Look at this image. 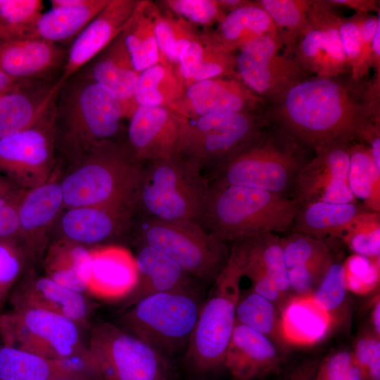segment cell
I'll list each match as a JSON object with an SVG mask.
<instances>
[{
  "instance_id": "23",
  "label": "cell",
  "mask_w": 380,
  "mask_h": 380,
  "mask_svg": "<svg viewBox=\"0 0 380 380\" xmlns=\"http://www.w3.org/2000/svg\"><path fill=\"white\" fill-rule=\"evenodd\" d=\"M63 208L60 179L54 173L44 184L24 192L18 203L20 230L16 239L28 258L44 251L50 230Z\"/></svg>"
},
{
  "instance_id": "41",
  "label": "cell",
  "mask_w": 380,
  "mask_h": 380,
  "mask_svg": "<svg viewBox=\"0 0 380 380\" xmlns=\"http://www.w3.org/2000/svg\"><path fill=\"white\" fill-rule=\"evenodd\" d=\"M184 90L173 68L169 64L158 63L139 73L134 101L137 107L167 108L182 96Z\"/></svg>"
},
{
  "instance_id": "62",
  "label": "cell",
  "mask_w": 380,
  "mask_h": 380,
  "mask_svg": "<svg viewBox=\"0 0 380 380\" xmlns=\"http://www.w3.org/2000/svg\"><path fill=\"white\" fill-rule=\"evenodd\" d=\"M20 198L21 196L16 198V197H9V196H0V208L4 206L5 205H6L7 203L13 201L18 200Z\"/></svg>"
},
{
  "instance_id": "60",
  "label": "cell",
  "mask_w": 380,
  "mask_h": 380,
  "mask_svg": "<svg viewBox=\"0 0 380 380\" xmlns=\"http://www.w3.org/2000/svg\"><path fill=\"white\" fill-rule=\"evenodd\" d=\"M220 8L228 13L239 8L251 4L253 1L249 0H217Z\"/></svg>"
},
{
  "instance_id": "5",
  "label": "cell",
  "mask_w": 380,
  "mask_h": 380,
  "mask_svg": "<svg viewBox=\"0 0 380 380\" xmlns=\"http://www.w3.org/2000/svg\"><path fill=\"white\" fill-rule=\"evenodd\" d=\"M142 166L124 142L99 144L70 161L60 179L64 208L126 207L135 211Z\"/></svg>"
},
{
  "instance_id": "50",
  "label": "cell",
  "mask_w": 380,
  "mask_h": 380,
  "mask_svg": "<svg viewBox=\"0 0 380 380\" xmlns=\"http://www.w3.org/2000/svg\"><path fill=\"white\" fill-rule=\"evenodd\" d=\"M315 380H367L352 350L334 352L321 360Z\"/></svg>"
},
{
  "instance_id": "27",
  "label": "cell",
  "mask_w": 380,
  "mask_h": 380,
  "mask_svg": "<svg viewBox=\"0 0 380 380\" xmlns=\"http://www.w3.org/2000/svg\"><path fill=\"white\" fill-rule=\"evenodd\" d=\"M66 56L58 44L41 39L0 41V70L15 81L51 77Z\"/></svg>"
},
{
  "instance_id": "7",
  "label": "cell",
  "mask_w": 380,
  "mask_h": 380,
  "mask_svg": "<svg viewBox=\"0 0 380 380\" xmlns=\"http://www.w3.org/2000/svg\"><path fill=\"white\" fill-rule=\"evenodd\" d=\"M132 230L136 242L161 251L201 282L213 284L229 257L230 244L196 221L134 216Z\"/></svg>"
},
{
  "instance_id": "34",
  "label": "cell",
  "mask_w": 380,
  "mask_h": 380,
  "mask_svg": "<svg viewBox=\"0 0 380 380\" xmlns=\"http://www.w3.org/2000/svg\"><path fill=\"white\" fill-rule=\"evenodd\" d=\"M369 210L359 202H310L299 205L289 232L318 239L337 240L360 214Z\"/></svg>"
},
{
  "instance_id": "29",
  "label": "cell",
  "mask_w": 380,
  "mask_h": 380,
  "mask_svg": "<svg viewBox=\"0 0 380 380\" xmlns=\"http://www.w3.org/2000/svg\"><path fill=\"white\" fill-rule=\"evenodd\" d=\"M13 308L44 310L65 317L79 327L89 319L91 306L83 293L59 284L46 276L30 277L13 292Z\"/></svg>"
},
{
  "instance_id": "42",
  "label": "cell",
  "mask_w": 380,
  "mask_h": 380,
  "mask_svg": "<svg viewBox=\"0 0 380 380\" xmlns=\"http://www.w3.org/2000/svg\"><path fill=\"white\" fill-rule=\"evenodd\" d=\"M271 18L284 53L293 57L296 43L305 27L311 0H258Z\"/></svg>"
},
{
  "instance_id": "18",
  "label": "cell",
  "mask_w": 380,
  "mask_h": 380,
  "mask_svg": "<svg viewBox=\"0 0 380 380\" xmlns=\"http://www.w3.org/2000/svg\"><path fill=\"white\" fill-rule=\"evenodd\" d=\"M268 103L236 77H217L194 83L167 107L179 116L191 120L222 113H259Z\"/></svg>"
},
{
  "instance_id": "37",
  "label": "cell",
  "mask_w": 380,
  "mask_h": 380,
  "mask_svg": "<svg viewBox=\"0 0 380 380\" xmlns=\"http://www.w3.org/2000/svg\"><path fill=\"white\" fill-rule=\"evenodd\" d=\"M89 260V248L61 238L47 248L43 265L45 276L84 294Z\"/></svg>"
},
{
  "instance_id": "36",
  "label": "cell",
  "mask_w": 380,
  "mask_h": 380,
  "mask_svg": "<svg viewBox=\"0 0 380 380\" xmlns=\"http://www.w3.org/2000/svg\"><path fill=\"white\" fill-rule=\"evenodd\" d=\"M160 8L148 0H139L122 32L133 65L138 72L162 63L156 35Z\"/></svg>"
},
{
  "instance_id": "61",
  "label": "cell",
  "mask_w": 380,
  "mask_h": 380,
  "mask_svg": "<svg viewBox=\"0 0 380 380\" xmlns=\"http://www.w3.org/2000/svg\"><path fill=\"white\" fill-rule=\"evenodd\" d=\"M16 81L0 70V94L10 88Z\"/></svg>"
},
{
  "instance_id": "46",
  "label": "cell",
  "mask_w": 380,
  "mask_h": 380,
  "mask_svg": "<svg viewBox=\"0 0 380 380\" xmlns=\"http://www.w3.org/2000/svg\"><path fill=\"white\" fill-rule=\"evenodd\" d=\"M42 6L40 0H0V41L23 38Z\"/></svg>"
},
{
  "instance_id": "63",
  "label": "cell",
  "mask_w": 380,
  "mask_h": 380,
  "mask_svg": "<svg viewBox=\"0 0 380 380\" xmlns=\"http://www.w3.org/2000/svg\"><path fill=\"white\" fill-rule=\"evenodd\" d=\"M63 380H82V379H63Z\"/></svg>"
},
{
  "instance_id": "40",
  "label": "cell",
  "mask_w": 380,
  "mask_h": 380,
  "mask_svg": "<svg viewBox=\"0 0 380 380\" xmlns=\"http://www.w3.org/2000/svg\"><path fill=\"white\" fill-rule=\"evenodd\" d=\"M348 184L357 201L370 211L380 213V168L364 142L350 146Z\"/></svg>"
},
{
  "instance_id": "51",
  "label": "cell",
  "mask_w": 380,
  "mask_h": 380,
  "mask_svg": "<svg viewBox=\"0 0 380 380\" xmlns=\"http://www.w3.org/2000/svg\"><path fill=\"white\" fill-rule=\"evenodd\" d=\"M352 351L367 380H380V336L371 327L359 333Z\"/></svg>"
},
{
  "instance_id": "4",
  "label": "cell",
  "mask_w": 380,
  "mask_h": 380,
  "mask_svg": "<svg viewBox=\"0 0 380 380\" xmlns=\"http://www.w3.org/2000/svg\"><path fill=\"white\" fill-rule=\"evenodd\" d=\"M299 204L292 197L258 189L208 183L198 222L232 243L255 236L289 232Z\"/></svg>"
},
{
  "instance_id": "38",
  "label": "cell",
  "mask_w": 380,
  "mask_h": 380,
  "mask_svg": "<svg viewBox=\"0 0 380 380\" xmlns=\"http://www.w3.org/2000/svg\"><path fill=\"white\" fill-rule=\"evenodd\" d=\"M281 314L283 333L289 344L314 343L332 328L329 317L310 296L291 298Z\"/></svg>"
},
{
  "instance_id": "45",
  "label": "cell",
  "mask_w": 380,
  "mask_h": 380,
  "mask_svg": "<svg viewBox=\"0 0 380 380\" xmlns=\"http://www.w3.org/2000/svg\"><path fill=\"white\" fill-rule=\"evenodd\" d=\"M353 254L379 260L380 256V213L367 210L358 215L339 239Z\"/></svg>"
},
{
  "instance_id": "21",
  "label": "cell",
  "mask_w": 380,
  "mask_h": 380,
  "mask_svg": "<svg viewBox=\"0 0 380 380\" xmlns=\"http://www.w3.org/2000/svg\"><path fill=\"white\" fill-rule=\"evenodd\" d=\"M64 82L61 76L20 80L0 94V139L42 120L54 106Z\"/></svg>"
},
{
  "instance_id": "28",
  "label": "cell",
  "mask_w": 380,
  "mask_h": 380,
  "mask_svg": "<svg viewBox=\"0 0 380 380\" xmlns=\"http://www.w3.org/2000/svg\"><path fill=\"white\" fill-rule=\"evenodd\" d=\"M77 72L112 91L125 118L137 108L134 91L139 72L133 65L122 33Z\"/></svg>"
},
{
  "instance_id": "54",
  "label": "cell",
  "mask_w": 380,
  "mask_h": 380,
  "mask_svg": "<svg viewBox=\"0 0 380 380\" xmlns=\"http://www.w3.org/2000/svg\"><path fill=\"white\" fill-rule=\"evenodd\" d=\"M20 199L11 201L0 208V239L17 238L20 230Z\"/></svg>"
},
{
  "instance_id": "25",
  "label": "cell",
  "mask_w": 380,
  "mask_h": 380,
  "mask_svg": "<svg viewBox=\"0 0 380 380\" xmlns=\"http://www.w3.org/2000/svg\"><path fill=\"white\" fill-rule=\"evenodd\" d=\"M134 209L126 207L87 206L68 208L62 215V239L87 246H102L132 230Z\"/></svg>"
},
{
  "instance_id": "26",
  "label": "cell",
  "mask_w": 380,
  "mask_h": 380,
  "mask_svg": "<svg viewBox=\"0 0 380 380\" xmlns=\"http://www.w3.org/2000/svg\"><path fill=\"white\" fill-rule=\"evenodd\" d=\"M282 352L267 336L236 322L225 359L226 367L235 379L255 380L279 374Z\"/></svg>"
},
{
  "instance_id": "22",
  "label": "cell",
  "mask_w": 380,
  "mask_h": 380,
  "mask_svg": "<svg viewBox=\"0 0 380 380\" xmlns=\"http://www.w3.org/2000/svg\"><path fill=\"white\" fill-rule=\"evenodd\" d=\"M139 0H110L73 39L61 80L65 82L108 46L124 30Z\"/></svg>"
},
{
  "instance_id": "53",
  "label": "cell",
  "mask_w": 380,
  "mask_h": 380,
  "mask_svg": "<svg viewBox=\"0 0 380 380\" xmlns=\"http://www.w3.org/2000/svg\"><path fill=\"white\" fill-rule=\"evenodd\" d=\"M339 33L350 73L357 65L360 51V30L354 15L341 18Z\"/></svg>"
},
{
  "instance_id": "2",
  "label": "cell",
  "mask_w": 380,
  "mask_h": 380,
  "mask_svg": "<svg viewBox=\"0 0 380 380\" xmlns=\"http://www.w3.org/2000/svg\"><path fill=\"white\" fill-rule=\"evenodd\" d=\"M313 153L282 129L268 124L205 178L208 183L248 186L292 197L296 179Z\"/></svg>"
},
{
  "instance_id": "19",
  "label": "cell",
  "mask_w": 380,
  "mask_h": 380,
  "mask_svg": "<svg viewBox=\"0 0 380 380\" xmlns=\"http://www.w3.org/2000/svg\"><path fill=\"white\" fill-rule=\"evenodd\" d=\"M182 118L167 108L138 106L129 118L124 143L140 163L177 155Z\"/></svg>"
},
{
  "instance_id": "33",
  "label": "cell",
  "mask_w": 380,
  "mask_h": 380,
  "mask_svg": "<svg viewBox=\"0 0 380 380\" xmlns=\"http://www.w3.org/2000/svg\"><path fill=\"white\" fill-rule=\"evenodd\" d=\"M82 358L56 360L13 347L0 348V380H84Z\"/></svg>"
},
{
  "instance_id": "6",
  "label": "cell",
  "mask_w": 380,
  "mask_h": 380,
  "mask_svg": "<svg viewBox=\"0 0 380 380\" xmlns=\"http://www.w3.org/2000/svg\"><path fill=\"white\" fill-rule=\"evenodd\" d=\"M208 190L203 175L177 156L144 163L135 216L198 222Z\"/></svg>"
},
{
  "instance_id": "24",
  "label": "cell",
  "mask_w": 380,
  "mask_h": 380,
  "mask_svg": "<svg viewBox=\"0 0 380 380\" xmlns=\"http://www.w3.org/2000/svg\"><path fill=\"white\" fill-rule=\"evenodd\" d=\"M138 279L135 256L126 248L107 244L89 248L87 293L99 299H125Z\"/></svg>"
},
{
  "instance_id": "20",
  "label": "cell",
  "mask_w": 380,
  "mask_h": 380,
  "mask_svg": "<svg viewBox=\"0 0 380 380\" xmlns=\"http://www.w3.org/2000/svg\"><path fill=\"white\" fill-rule=\"evenodd\" d=\"M284 259L293 298L310 296L329 267L340 260L337 240L288 232L281 236Z\"/></svg>"
},
{
  "instance_id": "48",
  "label": "cell",
  "mask_w": 380,
  "mask_h": 380,
  "mask_svg": "<svg viewBox=\"0 0 380 380\" xmlns=\"http://www.w3.org/2000/svg\"><path fill=\"white\" fill-rule=\"evenodd\" d=\"M27 258L16 238L0 239V306L19 277Z\"/></svg>"
},
{
  "instance_id": "39",
  "label": "cell",
  "mask_w": 380,
  "mask_h": 380,
  "mask_svg": "<svg viewBox=\"0 0 380 380\" xmlns=\"http://www.w3.org/2000/svg\"><path fill=\"white\" fill-rule=\"evenodd\" d=\"M249 291L243 296L240 294L236 307V322L267 336L283 353L289 343L283 333L281 311L269 299Z\"/></svg>"
},
{
  "instance_id": "12",
  "label": "cell",
  "mask_w": 380,
  "mask_h": 380,
  "mask_svg": "<svg viewBox=\"0 0 380 380\" xmlns=\"http://www.w3.org/2000/svg\"><path fill=\"white\" fill-rule=\"evenodd\" d=\"M0 335L4 346L51 359L83 358L86 352L79 326L44 310L13 308L0 316Z\"/></svg>"
},
{
  "instance_id": "8",
  "label": "cell",
  "mask_w": 380,
  "mask_h": 380,
  "mask_svg": "<svg viewBox=\"0 0 380 380\" xmlns=\"http://www.w3.org/2000/svg\"><path fill=\"white\" fill-rule=\"evenodd\" d=\"M196 288L148 296L122 315V329L170 358L186 350L202 303Z\"/></svg>"
},
{
  "instance_id": "43",
  "label": "cell",
  "mask_w": 380,
  "mask_h": 380,
  "mask_svg": "<svg viewBox=\"0 0 380 380\" xmlns=\"http://www.w3.org/2000/svg\"><path fill=\"white\" fill-rule=\"evenodd\" d=\"M344 262H334L310 297L315 305L329 318L331 326H337L348 312V293Z\"/></svg>"
},
{
  "instance_id": "10",
  "label": "cell",
  "mask_w": 380,
  "mask_h": 380,
  "mask_svg": "<svg viewBox=\"0 0 380 380\" xmlns=\"http://www.w3.org/2000/svg\"><path fill=\"white\" fill-rule=\"evenodd\" d=\"M241 274L229 258L201 305L185 350L184 362L194 372L208 373L224 367V359L236 323Z\"/></svg>"
},
{
  "instance_id": "16",
  "label": "cell",
  "mask_w": 380,
  "mask_h": 380,
  "mask_svg": "<svg viewBox=\"0 0 380 380\" xmlns=\"http://www.w3.org/2000/svg\"><path fill=\"white\" fill-rule=\"evenodd\" d=\"M341 20L327 0H311L308 23L293 53L308 75L329 77L349 72L339 33Z\"/></svg>"
},
{
  "instance_id": "56",
  "label": "cell",
  "mask_w": 380,
  "mask_h": 380,
  "mask_svg": "<svg viewBox=\"0 0 380 380\" xmlns=\"http://www.w3.org/2000/svg\"><path fill=\"white\" fill-rule=\"evenodd\" d=\"M327 2L333 8L346 6L356 11L357 13H380L379 1L377 0H327Z\"/></svg>"
},
{
  "instance_id": "47",
  "label": "cell",
  "mask_w": 380,
  "mask_h": 380,
  "mask_svg": "<svg viewBox=\"0 0 380 380\" xmlns=\"http://www.w3.org/2000/svg\"><path fill=\"white\" fill-rule=\"evenodd\" d=\"M172 15L193 27L205 28L219 23L226 15L217 0H165L158 1Z\"/></svg>"
},
{
  "instance_id": "59",
  "label": "cell",
  "mask_w": 380,
  "mask_h": 380,
  "mask_svg": "<svg viewBox=\"0 0 380 380\" xmlns=\"http://www.w3.org/2000/svg\"><path fill=\"white\" fill-rule=\"evenodd\" d=\"M371 328L380 336V298L379 293L373 301L370 313Z\"/></svg>"
},
{
  "instance_id": "32",
  "label": "cell",
  "mask_w": 380,
  "mask_h": 380,
  "mask_svg": "<svg viewBox=\"0 0 380 380\" xmlns=\"http://www.w3.org/2000/svg\"><path fill=\"white\" fill-rule=\"evenodd\" d=\"M173 70L185 88L208 79H239L236 55L223 49L204 32L198 33L188 44Z\"/></svg>"
},
{
  "instance_id": "31",
  "label": "cell",
  "mask_w": 380,
  "mask_h": 380,
  "mask_svg": "<svg viewBox=\"0 0 380 380\" xmlns=\"http://www.w3.org/2000/svg\"><path fill=\"white\" fill-rule=\"evenodd\" d=\"M110 0H51V8L30 23L23 38L58 44L75 39Z\"/></svg>"
},
{
  "instance_id": "15",
  "label": "cell",
  "mask_w": 380,
  "mask_h": 380,
  "mask_svg": "<svg viewBox=\"0 0 380 380\" xmlns=\"http://www.w3.org/2000/svg\"><path fill=\"white\" fill-rule=\"evenodd\" d=\"M229 258L251 290L273 302L281 312L292 298L285 265L281 236L267 233L230 244Z\"/></svg>"
},
{
  "instance_id": "64",
  "label": "cell",
  "mask_w": 380,
  "mask_h": 380,
  "mask_svg": "<svg viewBox=\"0 0 380 380\" xmlns=\"http://www.w3.org/2000/svg\"><path fill=\"white\" fill-rule=\"evenodd\" d=\"M235 380H240V379H235Z\"/></svg>"
},
{
  "instance_id": "3",
  "label": "cell",
  "mask_w": 380,
  "mask_h": 380,
  "mask_svg": "<svg viewBox=\"0 0 380 380\" xmlns=\"http://www.w3.org/2000/svg\"><path fill=\"white\" fill-rule=\"evenodd\" d=\"M117 96L80 72L61 86L55 103V147L70 161L117 141L125 119Z\"/></svg>"
},
{
  "instance_id": "44",
  "label": "cell",
  "mask_w": 380,
  "mask_h": 380,
  "mask_svg": "<svg viewBox=\"0 0 380 380\" xmlns=\"http://www.w3.org/2000/svg\"><path fill=\"white\" fill-rule=\"evenodd\" d=\"M195 27L170 12L160 9L156 23V35L162 63L175 68L188 45L198 34Z\"/></svg>"
},
{
  "instance_id": "58",
  "label": "cell",
  "mask_w": 380,
  "mask_h": 380,
  "mask_svg": "<svg viewBox=\"0 0 380 380\" xmlns=\"http://www.w3.org/2000/svg\"><path fill=\"white\" fill-rule=\"evenodd\" d=\"M25 191L6 177L0 175V196L18 198L22 196Z\"/></svg>"
},
{
  "instance_id": "9",
  "label": "cell",
  "mask_w": 380,
  "mask_h": 380,
  "mask_svg": "<svg viewBox=\"0 0 380 380\" xmlns=\"http://www.w3.org/2000/svg\"><path fill=\"white\" fill-rule=\"evenodd\" d=\"M84 361L97 380H172L168 357L109 322L92 328Z\"/></svg>"
},
{
  "instance_id": "1",
  "label": "cell",
  "mask_w": 380,
  "mask_h": 380,
  "mask_svg": "<svg viewBox=\"0 0 380 380\" xmlns=\"http://www.w3.org/2000/svg\"><path fill=\"white\" fill-rule=\"evenodd\" d=\"M262 114L315 151L334 144L364 142L380 125V75L355 82L346 75L312 77L291 87Z\"/></svg>"
},
{
  "instance_id": "30",
  "label": "cell",
  "mask_w": 380,
  "mask_h": 380,
  "mask_svg": "<svg viewBox=\"0 0 380 380\" xmlns=\"http://www.w3.org/2000/svg\"><path fill=\"white\" fill-rule=\"evenodd\" d=\"M135 256L138 279L125 298V308L153 294L196 288V281L177 262L151 246L136 242Z\"/></svg>"
},
{
  "instance_id": "49",
  "label": "cell",
  "mask_w": 380,
  "mask_h": 380,
  "mask_svg": "<svg viewBox=\"0 0 380 380\" xmlns=\"http://www.w3.org/2000/svg\"><path fill=\"white\" fill-rule=\"evenodd\" d=\"M343 264L348 291L363 295L379 286V259L353 254Z\"/></svg>"
},
{
  "instance_id": "11",
  "label": "cell",
  "mask_w": 380,
  "mask_h": 380,
  "mask_svg": "<svg viewBox=\"0 0 380 380\" xmlns=\"http://www.w3.org/2000/svg\"><path fill=\"white\" fill-rule=\"evenodd\" d=\"M268 125L262 112L182 118L177 156L205 177L235 150Z\"/></svg>"
},
{
  "instance_id": "13",
  "label": "cell",
  "mask_w": 380,
  "mask_h": 380,
  "mask_svg": "<svg viewBox=\"0 0 380 380\" xmlns=\"http://www.w3.org/2000/svg\"><path fill=\"white\" fill-rule=\"evenodd\" d=\"M54 114L55 104L34 125L0 139V175L23 189L44 184L53 173Z\"/></svg>"
},
{
  "instance_id": "17",
  "label": "cell",
  "mask_w": 380,
  "mask_h": 380,
  "mask_svg": "<svg viewBox=\"0 0 380 380\" xmlns=\"http://www.w3.org/2000/svg\"><path fill=\"white\" fill-rule=\"evenodd\" d=\"M351 144H334L313 151L312 157L299 173L293 186L292 197L299 205L320 201L358 202L348 184Z\"/></svg>"
},
{
  "instance_id": "14",
  "label": "cell",
  "mask_w": 380,
  "mask_h": 380,
  "mask_svg": "<svg viewBox=\"0 0 380 380\" xmlns=\"http://www.w3.org/2000/svg\"><path fill=\"white\" fill-rule=\"evenodd\" d=\"M239 80L268 104L279 102L293 86L309 75L284 53L277 36H263L247 43L236 55Z\"/></svg>"
},
{
  "instance_id": "57",
  "label": "cell",
  "mask_w": 380,
  "mask_h": 380,
  "mask_svg": "<svg viewBox=\"0 0 380 380\" xmlns=\"http://www.w3.org/2000/svg\"><path fill=\"white\" fill-rule=\"evenodd\" d=\"M371 61L374 72L380 73V22L377 24L372 40Z\"/></svg>"
},
{
  "instance_id": "55",
  "label": "cell",
  "mask_w": 380,
  "mask_h": 380,
  "mask_svg": "<svg viewBox=\"0 0 380 380\" xmlns=\"http://www.w3.org/2000/svg\"><path fill=\"white\" fill-rule=\"evenodd\" d=\"M320 360L317 357L302 360L289 370L282 380H315Z\"/></svg>"
},
{
  "instance_id": "35",
  "label": "cell",
  "mask_w": 380,
  "mask_h": 380,
  "mask_svg": "<svg viewBox=\"0 0 380 380\" xmlns=\"http://www.w3.org/2000/svg\"><path fill=\"white\" fill-rule=\"evenodd\" d=\"M204 33L233 53L258 37L277 36L271 18L257 1L227 13L215 30Z\"/></svg>"
},
{
  "instance_id": "52",
  "label": "cell",
  "mask_w": 380,
  "mask_h": 380,
  "mask_svg": "<svg viewBox=\"0 0 380 380\" xmlns=\"http://www.w3.org/2000/svg\"><path fill=\"white\" fill-rule=\"evenodd\" d=\"M380 13L376 15L369 13H356L355 19L359 27L360 34V51L355 69L349 76L353 81L363 80L368 75L372 65L371 46L372 40L377 24L380 22Z\"/></svg>"
}]
</instances>
